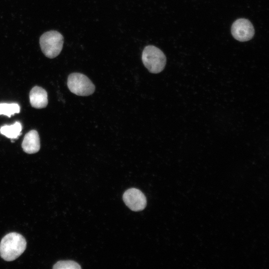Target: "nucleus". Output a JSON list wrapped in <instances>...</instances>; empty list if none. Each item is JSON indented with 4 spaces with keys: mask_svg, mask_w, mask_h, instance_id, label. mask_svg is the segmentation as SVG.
I'll return each instance as SVG.
<instances>
[{
    "mask_svg": "<svg viewBox=\"0 0 269 269\" xmlns=\"http://www.w3.org/2000/svg\"><path fill=\"white\" fill-rule=\"evenodd\" d=\"M26 242L21 234L11 232L6 234L0 243V256L6 261H12L25 251Z\"/></svg>",
    "mask_w": 269,
    "mask_h": 269,
    "instance_id": "f257e3e1",
    "label": "nucleus"
},
{
    "mask_svg": "<svg viewBox=\"0 0 269 269\" xmlns=\"http://www.w3.org/2000/svg\"><path fill=\"white\" fill-rule=\"evenodd\" d=\"M141 59L144 66L151 73L161 72L166 65V59L164 53L153 45H147L144 47Z\"/></svg>",
    "mask_w": 269,
    "mask_h": 269,
    "instance_id": "f03ea898",
    "label": "nucleus"
},
{
    "mask_svg": "<svg viewBox=\"0 0 269 269\" xmlns=\"http://www.w3.org/2000/svg\"><path fill=\"white\" fill-rule=\"evenodd\" d=\"M63 36L55 30L44 33L39 39L42 52L49 58H54L60 54L63 48Z\"/></svg>",
    "mask_w": 269,
    "mask_h": 269,
    "instance_id": "7ed1b4c3",
    "label": "nucleus"
},
{
    "mask_svg": "<svg viewBox=\"0 0 269 269\" xmlns=\"http://www.w3.org/2000/svg\"><path fill=\"white\" fill-rule=\"evenodd\" d=\"M67 86L72 93L80 96L91 95L95 90V86L91 80L80 73H73L68 76Z\"/></svg>",
    "mask_w": 269,
    "mask_h": 269,
    "instance_id": "20e7f679",
    "label": "nucleus"
},
{
    "mask_svg": "<svg viewBox=\"0 0 269 269\" xmlns=\"http://www.w3.org/2000/svg\"><path fill=\"white\" fill-rule=\"evenodd\" d=\"M231 33L236 40L244 42L249 41L253 37L255 30L252 23L248 19L239 18L233 23Z\"/></svg>",
    "mask_w": 269,
    "mask_h": 269,
    "instance_id": "39448f33",
    "label": "nucleus"
},
{
    "mask_svg": "<svg viewBox=\"0 0 269 269\" xmlns=\"http://www.w3.org/2000/svg\"><path fill=\"white\" fill-rule=\"evenodd\" d=\"M123 199L126 205L134 211H141L146 205L145 195L140 190L135 188L126 190L123 194Z\"/></svg>",
    "mask_w": 269,
    "mask_h": 269,
    "instance_id": "423d86ee",
    "label": "nucleus"
},
{
    "mask_svg": "<svg viewBox=\"0 0 269 269\" xmlns=\"http://www.w3.org/2000/svg\"><path fill=\"white\" fill-rule=\"evenodd\" d=\"M22 148L27 153L32 154L37 152L40 147V138L37 132L31 130L25 135L22 145Z\"/></svg>",
    "mask_w": 269,
    "mask_h": 269,
    "instance_id": "0eeeda50",
    "label": "nucleus"
},
{
    "mask_svg": "<svg viewBox=\"0 0 269 269\" xmlns=\"http://www.w3.org/2000/svg\"><path fill=\"white\" fill-rule=\"evenodd\" d=\"M29 100L32 107L36 109L45 108L48 104L47 93L42 88L34 87L29 93Z\"/></svg>",
    "mask_w": 269,
    "mask_h": 269,
    "instance_id": "6e6552de",
    "label": "nucleus"
},
{
    "mask_svg": "<svg viewBox=\"0 0 269 269\" xmlns=\"http://www.w3.org/2000/svg\"><path fill=\"white\" fill-rule=\"evenodd\" d=\"M21 130V124L16 122L13 125H5L1 127L0 129V132L7 138L15 139L20 135Z\"/></svg>",
    "mask_w": 269,
    "mask_h": 269,
    "instance_id": "1a4fd4ad",
    "label": "nucleus"
},
{
    "mask_svg": "<svg viewBox=\"0 0 269 269\" xmlns=\"http://www.w3.org/2000/svg\"><path fill=\"white\" fill-rule=\"evenodd\" d=\"M20 107L17 104L1 103L0 104V115H4L8 117L15 113H18Z\"/></svg>",
    "mask_w": 269,
    "mask_h": 269,
    "instance_id": "9d476101",
    "label": "nucleus"
},
{
    "mask_svg": "<svg viewBox=\"0 0 269 269\" xmlns=\"http://www.w3.org/2000/svg\"><path fill=\"white\" fill-rule=\"evenodd\" d=\"M79 264L73 261H60L57 262L53 267L54 269H80Z\"/></svg>",
    "mask_w": 269,
    "mask_h": 269,
    "instance_id": "9b49d317",
    "label": "nucleus"
}]
</instances>
